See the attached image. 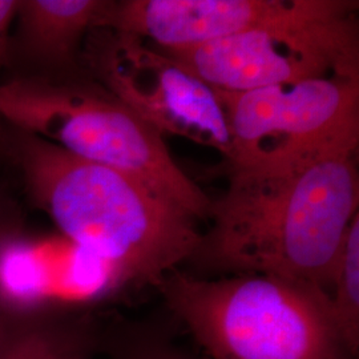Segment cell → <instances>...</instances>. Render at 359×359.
<instances>
[{
	"instance_id": "cell-12",
	"label": "cell",
	"mask_w": 359,
	"mask_h": 359,
	"mask_svg": "<svg viewBox=\"0 0 359 359\" xmlns=\"http://www.w3.org/2000/svg\"><path fill=\"white\" fill-rule=\"evenodd\" d=\"M22 359H84L79 347L51 334L22 335Z\"/></svg>"
},
{
	"instance_id": "cell-10",
	"label": "cell",
	"mask_w": 359,
	"mask_h": 359,
	"mask_svg": "<svg viewBox=\"0 0 359 359\" xmlns=\"http://www.w3.org/2000/svg\"><path fill=\"white\" fill-rule=\"evenodd\" d=\"M325 295L335 330L354 358L359 347V215L335 258Z\"/></svg>"
},
{
	"instance_id": "cell-1",
	"label": "cell",
	"mask_w": 359,
	"mask_h": 359,
	"mask_svg": "<svg viewBox=\"0 0 359 359\" xmlns=\"http://www.w3.org/2000/svg\"><path fill=\"white\" fill-rule=\"evenodd\" d=\"M358 148L270 169H228L196 256L240 274L325 289L359 210Z\"/></svg>"
},
{
	"instance_id": "cell-4",
	"label": "cell",
	"mask_w": 359,
	"mask_h": 359,
	"mask_svg": "<svg viewBox=\"0 0 359 359\" xmlns=\"http://www.w3.org/2000/svg\"><path fill=\"white\" fill-rule=\"evenodd\" d=\"M0 116L83 160L142 180L189 216H210L212 200L176 164L163 136L111 93L34 80L0 84Z\"/></svg>"
},
{
	"instance_id": "cell-11",
	"label": "cell",
	"mask_w": 359,
	"mask_h": 359,
	"mask_svg": "<svg viewBox=\"0 0 359 359\" xmlns=\"http://www.w3.org/2000/svg\"><path fill=\"white\" fill-rule=\"evenodd\" d=\"M53 292L50 248L13 241L0 248V294L13 305H34Z\"/></svg>"
},
{
	"instance_id": "cell-6",
	"label": "cell",
	"mask_w": 359,
	"mask_h": 359,
	"mask_svg": "<svg viewBox=\"0 0 359 359\" xmlns=\"http://www.w3.org/2000/svg\"><path fill=\"white\" fill-rule=\"evenodd\" d=\"M217 93L231 130L228 169L286 167L358 148L359 80L314 79Z\"/></svg>"
},
{
	"instance_id": "cell-15",
	"label": "cell",
	"mask_w": 359,
	"mask_h": 359,
	"mask_svg": "<svg viewBox=\"0 0 359 359\" xmlns=\"http://www.w3.org/2000/svg\"><path fill=\"white\" fill-rule=\"evenodd\" d=\"M133 359H184L173 354V353H169V351H163V350H149V351H145L139 354L137 357H135Z\"/></svg>"
},
{
	"instance_id": "cell-14",
	"label": "cell",
	"mask_w": 359,
	"mask_h": 359,
	"mask_svg": "<svg viewBox=\"0 0 359 359\" xmlns=\"http://www.w3.org/2000/svg\"><path fill=\"white\" fill-rule=\"evenodd\" d=\"M0 359H22V339H13L7 346L0 348Z\"/></svg>"
},
{
	"instance_id": "cell-2",
	"label": "cell",
	"mask_w": 359,
	"mask_h": 359,
	"mask_svg": "<svg viewBox=\"0 0 359 359\" xmlns=\"http://www.w3.org/2000/svg\"><path fill=\"white\" fill-rule=\"evenodd\" d=\"M22 144V165L40 206L116 283L158 285L196 256L203 236L194 218L142 180L36 136Z\"/></svg>"
},
{
	"instance_id": "cell-3",
	"label": "cell",
	"mask_w": 359,
	"mask_h": 359,
	"mask_svg": "<svg viewBox=\"0 0 359 359\" xmlns=\"http://www.w3.org/2000/svg\"><path fill=\"white\" fill-rule=\"evenodd\" d=\"M157 286L212 359H353L321 290L261 274L201 280L177 270Z\"/></svg>"
},
{
	"instance_id": "cell-8",
	"label": "cell",
	"mask_w": 359,
	"mask_h": 359,
	"mask_svg": "<svg viewBox=\"0 0 359 359\" xmlns=\"http://www.w3.org/2000/svg\"><path fill=\"white\" fill-rule=\"evenodd\" d=\"M286 0L111 1L100 28L137 36L161 52L229 38L268 20Z\"/></svg>"
},
{
	"instance_id": "cell-7",
	"label": "cell",
	"mask_w": 359,
	"mask_h": 359,
	"mask_svg": "<svg viewBox=\"0 0 359 359\" xmlns=\"http://www.w3.org/2000/svg\"><path fill=\"white\" fill-rule=\"evenodd\" d=\"M96 67L109 93L161 136L187 139L231 160V130L217 90L164 52L111 31Z\"/></svg>"
},
{
	"instance_id": "cell-5",
	"label": "cell",
	"mask_w": 359,
	"mask_h": 359,
	"mask_svg": "<svg viewBox=\"0 0 359 359\" xmlns=\"http://www.w3.org/2000/svg\"><path fill=\"white\" fill-rule=\"evenodd\" d=\"M358 1L286 0L268 20L205 46L164 52L215 90L359 80Z\"/></svg>"
},
{
	"instance_id": "cell-9",
	"label": "cell",
	"mask_w": 359,
	"mask_h": 359,
	"mask_svg": "<svg viewBox=\"0 0 359 359\" xmlns=\"http://www.w3.org/2000/svg\"><path fill=\"white\" fill-rule=\"evenodd\" d=\"M111 1L103 0H25L16 16L27 44L52 60L69 59L90 28H100Z\"/></svg>"
},
{
	"instance_id": "cell-13",
	"label": "cell",
	"mask_w": 359,
	"mask_h": 359,
	"mask_svg": "<svg viewBox=\"0 0 359 359\" xmlns=\"http://www.w3.org/2000/svg\"><path fill=\"white\" fill-rule=\"evenodd\" d=\"M16 10H18V1L0 0V65L3 60V53L6 50L8 26L11 25L13 18L16 16Z\"/></svg>"
}]
</instances>
